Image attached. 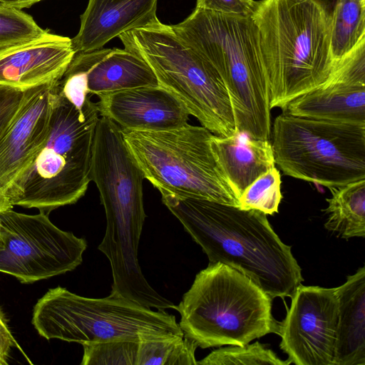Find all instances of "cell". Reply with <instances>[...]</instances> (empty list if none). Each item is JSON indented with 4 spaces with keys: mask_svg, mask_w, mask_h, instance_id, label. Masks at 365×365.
I'll use <instances>...</instances> for the list:
<instances>
[{
    "mask_svg": "<svg viewBox=\"0 0 365 365\" xmlns=\"http://www.w3.org/2000/svg\"><path fill=\"white\" fill-rule=\"evenodd\" d=\"M331 197L323 211L327 215L324 227L348 240L365 237V180L328 188Z\"/></svg>",
    "mask_w": 365,
    "mask_h": 365,
    "instance_id": "44dd1931",
    "label": "cell"
},
{
    "mask_svg": "<svg viewBox=\"0 0 365 365\" xmlns=\"http://www.w3.org/2000/svg\"><path fill=\"white\" fill-rule=\"evenodd\" d=\"M71 62L86 71L91 96L159 86L150 67L142 58L125 48H102L76 52Z\"/></svg>",
    "mask_w": 365,
    "mask_h": 365,
    "instance_id": "e0dca14e",
    "label": "cell"
},
{
    "mask_svg": "<svg viewBox=\"0 0 365 365\" xmlns=\"http://www.w3.org/2000/svg\"><path fill=\"white\" fill-rule=\"evenodd\" d=\"M171 27L222 78L237 131L255 139L269 140L267 81L259 32L252 17L195 8L184 21Z\"/></svg>",
    "mask_w": 365,
    "mask_h": 365,
    "instance_id": "277c9868",
    "label": "cell"
},
{
    "mask_svg": "<svg viewBox=\"0 0 365 365\" xmlns=\"http://www.w3.org/2000/svg\"><path fill=\"white\" fill-rule=\"evenodd\" d=\"M338 324L334 365H365V267L335 287Z\"/></svg>",
    "mask_w": 365,
    "mask_h": 365,
    "instance_id": "ffe728a7",
    "label": "cell"
},
{
    "mask_svg": "<svg viewBox=\"0 0 365 365\" xmlns=\"http://www.w3.org/2000/svg\"><path fill=\"white\" fill-rule=\"evenodd\" d=\"M255 0H197L195 8L225 14L252 16L257 8Z\"/></svg>",
    "mask_w": 365,
    "mask_h": 365,
    "instance_id": "83f0119b",
    "label": "cell"
},
{
    "mask_svg": "<svg viewBox=\"0 0 365 365\" xmlns=\"http://www.w3.org/2000/svg\"><path fill=\"white\" fill-rule=\"evenodd\" d=\"M145 179L162 195L238 206V197L212 151L213 133L186 125L162 131L122 130Z\"/></svg>",
    "mask_w": 365,
    "mask_h": 365,
    "instance_id": "9c48e42d",
    "label": "cell"
},
{
    "mask_svg": "<svg viewBox=\"0 0 365 365\" xmlns=\"http://www.w3.org/2000/svg\"><path fill=\"white\" fill-rule=\"evenodd\" d=\"M59 81L25 91L15 118L0 138V186L6 195L48 139Z\"/></svg>",
    "mask_w": 365,
    "mask_h": 365,
    "instance_id": "4fadbf2b",
    "label": "cell"
},
{
    "mask_svg": "<svg viewBox=\"0 0 365 365\" xmlns=\"http://www.w3.org/2000/svg\"><path fill=\"white\" fill-rule=\"evenodd\" d=\"M125 49L142 58L159 86L173 95L188 113L212 133H237L227 87L215 68L159 19L119 36Z\"/></svg>",
    "mask_w": 365,
    "mask_h": 365,
    "instance_id": "52a82bcc",
    "label": "cell"
},
{
    "mask_svg": "<svg viewBox=\"0 0 365 365\" xmlns=\"http://www.w3.org/2000/svg\"><path fill=\"white\" fill-rule=\"evenodd\" d=\"M86 247L83 238L55 226L44 212L26 215L11 208L0 212V272L22 283L73 270Z\"/></svg>",
    "mask_w": 365,
    "mask_h": 365,
    "instance_id": "8fae6325",
    "label": "cell"
},
{
    "mask_svg": "<svg viewBox=\"0 0 365 365\" xmlns=\"http://www.w3.org/2000/svg\"><path fill=\"white\" fill-rule=\"evenodd\" d=\"M91 180L99 191L106 229L98 250L112 271L111 294L148 308H160L165 299L148 283L138 259L143 226V173L128 148L120 128L106 117L96 128Z\"/></svg>",
    "mask_w": 365,
    "mask_h": 365,
    "instance_id": "7a4b0ae2",
    "label": "cell"
},
{
    "mask_svg": "<svg viewBox=\"0 0 365 365\" xmlns=\"http://www.w3.org/2000/svg\"><path fill=\"white\" fill-rule=\"evenodd\" d=\"M13 206L10 203V201L0 186V212L11 209Z\"/></svg>",
    "mask_w": 365,
    "mask_h": 365,
    "instance_id": "1f68e13d",
    "label": "cell"
},
{
    "mask_svg": "<svg viewBox=\"0 0 365 365\" xmlns=\"http://www.w3.org/2000/svg\"><path fill=\"white\" fill-rule=\"evenodd\" d=\"M279 323L280 349L296 365H334L338 324L335 288L300 284Z\"/></svg>",
    "mask_w": 365,
    "mask_h": 365,
    "instance_id": "7c38bea8",
    "label": "cell"
},
{
    "mask_svg": "<svg viewBox=\"0 0 365 365\" xmlns=\"http://www.w3.org/2000/svg\"><path fill=\"white\" fill-rule=\"evenodd\" d=\"M199 365H289L266 345L256 341L244 345H228L212 351L199 361Z\"/></svg>",
    "mask_w": 365,
    "mask_h": 365,
    "instance_id": "cb8c5ba5",
    "label": "cell"
},
{
    "mask_svg": "<svg viewBox=\"0 0 365 365\" xmlns=\"http://www.w3.org/2000/svg\"><path fill=\"white\" fill-rule=\"evenodd\" d=\"M42 0H0V5L22 10Z\"/></svg>",
    "mask_w": 365,
    "mask_h": 365,
    "instance_id": "4dcf8cb0",
    "label": "cell"
},
{
    "mask_svg": "<svg viewBox=\"0 0 365 365\" xmlns=\"http://www.w3.org/2000/svg\"><path fill=\"white\" fill-rule=\"evenodd\" d=\"M272 299L240 272L209 263L176 307L179 326L202 349L244 345L268 334L279 335Z\"/></svg>",
    "mask_w": 365,
    "mask_h": 365,
    "instance_id": "5b68a950",
    "label": "cell"
},
{
    "mask_svg": "<svg viewBox=\"0 0 365 365\" xmlns=\"http://www.w3.org/2000/svg\"><path fill=\"white\" fill-rule=\"evenodd\" d=\"M75 51L71 38L49 33L0 49V84L22 91L59 81Z\"/></svg>",
    "mask_w": 365,
    "mask_h": 365,
    "instance_id": "5bb4252c",
    "label": "cell"
},
{
    "mask_svg": "<svg viewBox=\"0 0 365 365\" xmlns=\"http://www.w3.org/2000/svg\"><path fill=\"white\" fill-rule=\"evenodd\" d=\"M25 91L0 84V138L15 118Z\"/></svg>",
    "mask_w": 365,
    "mask_h": 365,
    "instance_id": "f1b7e54d",
    "label": "cell"
},
{
    "mask_svg": "<svg viewBox=\"0 0 365 365\" xmlns=\"http://www.w3.org/2000/svg\"><path fill=\"white\" fill-rule=\"evenodd\" d=\"M210 146L238 198L257 178L275 167L269 140L255 139L240 132L227 137L213 134Z\"/></svg>",
    "mask_w": 365,
    "mask_h": 365,
    "instance_id": "d6986e66",
    "label": "cell"
},
{
    "mask_svg": "<svg viewBox=\"0 0 365 365\" xmlns=\"http://www.w3.org/2000/svg\"><path fill=\"white\" fill-rule=\"evenodd\" d=\"M252 17L259 32L269 107L285 111L333 72L330 14L317 0H260Z\"/></svg>",
    "mask_w": 365,
    "mask_h": 365,
    "instance_id": "3957f363",
    "label": "cell"
},
{
    "mask_svg": "<svg viewBox=\"0 0 365 365\" xmlns=\"http://www.w3.org/2000/svg\"><path fill=\"white\" fill-rule=\"evenodd\" d=\"M285 111L317 120L365 125V86L331 76L322 86L292 101Z\"/></svg>",
    "mask_w": 365,
    "mask_h": 365,
    "instance_id": "ac0fdd59",
    "label": "cell"
},
{
    "mask_svg": "<svg viewBox=\"0 0 365 365\" xmlns=\"http://www.w3.org/2000/svg\"><path fill=\"white\" fill-rule=\"evenodd\" d=\"M158 0H88L78 34L71 38L75 52L102 48L121 34L158 19Z\"/></svg>",
    "mask_w": 365,
    "mask_h": 365,
    "instance_id": "2e32d148",
    "label": "cell"
},
{
    "mask_svg": "<svg viewBox=\"0 0 365 365\" xmlns=\"http://www.w3.org/2000/svg\"><path fill=\"white\" fill-rule=\"evenodd\" d=\"M161 196L210 263L240 272L272 299L292 297L304 281L292 247L281 240L266 214L207 199Z\"/></svg>",
    "mask_w": 365,
    "mask_h": 365,
    "instance_id": "6da1fadb",
    "label": "cell"
},
{
    "mask_svg": "<svg viewBox=\"0 0 365 365\" xmlns=\"http://www.w3.org/2000/svg\"><path fill=\"white\" fill-rule=\"evenodd\" d=\"M99 115L122 130L162 131L182 127L190 114L182 103L161 87L145 86L98 96Z\"/></svg>",
    "mask_w": 365,
    "mask_h": 365,
    "instance_id": "9a60e30c",
    "label": "cell"
},
{
    "mask_svg": "<svg viewBox=\"0 0 365 365\" xmlns=\"http://www.w3.org/2000/svg\"><path fill=\"white\" fill-rule=\"evenodd\" d=\"M272 138L275 164L286 175L327 188L365 180V125L282 111Z\"/></svg>",
    "mask_w": 365,
    "mask_h": 365,
    "instance_id": "30bf717a",
    "label": "cell"
},
{
    "mask_svg": "<svg viewBox=\"0 0 365 365\" xmlns=\"http://www.w3.org/2000/svg\"><path fill=\"white\" fill-rule=\"evenodd\" d=\"M140 340L118 339L83 345L81 365H137Z\"/></svg>",
    "mask_w": 365,
    "mask_h": 365,
    "instance_id": "484cf974",
    "label": "cell"
},
{
    "mask_svg": "<svg viewBox=\"0 0 365 365\" xmlns=\"http://www.w3.org/2000/svg\"><path fill=\"white\" fill-rule=\"evenodd\" d=\"M282 198L281 175L274 167L257 178L244 190L238 198L237 207L272 215L278 212Z\"/></svg>",
    "mask_w": 365,
    "mask_h": 365,
    "instance_id": "d4e9b609",
    "label": "cell"
},
{
    "mask_svg": "<svg viewBox=\"0 0 365 365\" xmlns=\"http://www.w3.org/2000/svg\"><path fill=\"white\" fill-rule=\"evenodd\" d=\"M197 344L182 336L141 339L138 342L137 365L197 364Z\"/></svg>",
    "mask_w": 365,
    "mask_h": 365,
    "instance_id": "603a6c76",
    "label": "cell"
},
{
    "mask_svg": "<svg viewBox=\"0 0 365 365\" xmlns=\"http://www.w3.org/2000/svg\"><path fill=\"white\" fill-rule=\"evenodd\" d=\"M329 25L331 53L336 63L365 39V0H336Z\"/></svg>",
    "mask_w": 365,
    "mask_h": 365,
    "instance_id": "7402d4cb",
    "label": "cell"
},
{
    "mask_svg": "<svg viewBox=\"0 0 365 365\" xmlns=\"http://www.w3.org/2000/svg\"><path fill=\"white\" fill-rule=\"evenodd\" d=\"M19 347L0 309V365L8 364L11 348Z\"/></svg>",
    "mask_w": 365,
    "mask_h": 365,
    "instance_id": "f546056e",
    "label": "cell"
},
{
    "mask_svg": "<svg viewBox=\"0 0 365 365\" xmlns=\"http://www.w3.org/2000/svg\"><path fill=\"white\" fill-rule=\"evenodd\" d=\"M45 31L22 10L0 5V49L34 39Z\"/></svg>",
    "mask_w": 365,
    "mask_h": 365,
    "instance_id": "4316f807",
    "label": "cell"
},
{
    "mask_svg": "<svg viewBox=\"0 0 365 365\" xmlns=\"http://www.w3.org/2000/svg\"><path fill=\"white\" fill-rule=\"evenodd\" d=\"M98 119L96 103L89 98L79 110L59 93L58 85L49 135L30 168L8 192L11 205L48 214L83 197L91 181Z\"/></svg>",
    "mask_w": 365,
    "mask_h": 365,
    "instance_id": "8992f818",
    "label": "cell"
},
{
    "mask_svg": "<svg viewBox=\"0 0 365 365\" xmlns=\"http://www.w3.org/2000/svg\"><path fill=\"white\" fill-rule=\"evenodd\" d=\"M32 324L46 339L82 345L118 339L184 335L175 317L110 294L89 298L66 288L50 289L34 307Z\"/></svg>",
    "mask_w": 365,
    "mask_h": 365,
    "instance_id": "ba28073f",
    "label": "cell"
}]
</instances>
